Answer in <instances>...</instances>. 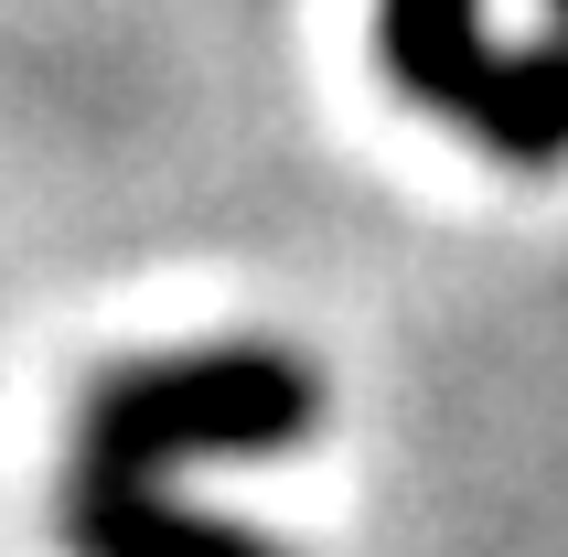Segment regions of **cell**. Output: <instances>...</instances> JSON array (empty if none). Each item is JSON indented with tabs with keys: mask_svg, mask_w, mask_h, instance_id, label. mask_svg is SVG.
Listing matches in <instances>:
<instances>
[{
	"mask_svg": "<svg viewBox=\"0 0 568 557\" xmlns=\"http://www.w3.org/2000/svg\"><path fill=\"white\" fill-rule=\"evenodd\" d=\"M322 418V375L290 343H204L97 375L75 407V472L97 483H161L172 462H247L290 450Z\"/></svg>",
	"mask_w": 568,
	"mask_h": 557,
	"instance_id": "cell-1",
	"label": "cell"
},
{
	"mask_svg": "<svg viewBox=\"0 0 568 557\" xmlns=\"http://www.w3.org/2000/svg\"><path fill=\"white\" fill-rule=\"evenodd\" d=\"M376 64L473 151L515 172L568 161V43H494L483 0H376Z\"/></svg>",
	"mask_w": 568,
	"mask_h": 557,
	"instance_id": "cell-2",
	"label": "cell"
},
{
	"mask_svg": "<svg viewBox=\"0 0 568 557\" xmlns=\"http://www.w3.org/2000/svg\"><path fill=\"white\" fill-rule=\"evenodd\" d=\"M64 547L75 557H280L257 526L236 515H193L161 483H97V472H64Z\"/></svg>",
	"mask_w": 568,
	"mask_h": 557,
	"instance_id": "cell-3",
	"label": "cell"
},
{
	"mask_svg": "<svg viewBox=\"0 0 568 557\" xmlns=\"http://www.w3.org/2000/svg\"><path fill=\"white\" fill-rule=\"evenodd\" d=\"M558 11H568V0H558Z\"/></svg>",
	"mask_w": 568,
	"mask_h": 557,
	"instance_id": "cell-4",
	"label": "cell"
}]
</instances>
